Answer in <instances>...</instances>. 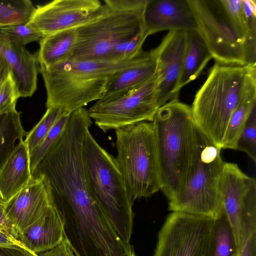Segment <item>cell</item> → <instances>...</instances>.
Here are the masks:
<instances>
[{
    "mask_svg": "<svg viewBox=\"0 0 256 256\" xmlns=\"http://www.w3.org/2000/svg\"><path fill=\"white\" fill-rule=\"evenodd\" d=\"M155 132L160 190L169 200L184 184L198 148V129L190 106L178 100L160 108L152 122Z\"/></svg>",
    "mask_w": 256,
    "mask_h": 256,
    "instance_id": "6da1fadb",
    "label": "cell"
},
{
    "mask_svg": "<svg viewBox=\"0 0 256 256\" xmlns=\"http://www.w3.org/2000/svg\"><path fill=\"white\" fill-rule=\"evenodd\" d=\"M86 179L94 199L124 241L130 243L134 226V200L130 196L116 158L104 148L90 130L83 144Z\"/></svg>",
    "mask_w": 256,
    "mask_h": 256,
    "instance_id": "7a4b0ae2",
    "label": "cell"
},
{
    "mask_svg": "<svg viewBox=\"0 0 256 256\" xmlns=\"http://www.w3.org/2000/svg\"><path fill=\"white\" fill-rule=\"evenodd\" d=\"M248 65L216 62L190 106L198 129L221 150L230 116L241 97Z\"/></svg>",
    "mask_w": 256,
    "mask_h": 256,
    "instance_id": "3957f363",
    "label": "cell"
},
{
    "mask_svg": "<svg viewBox=\"0 0 256 256\" xmlns=\"http://www.w3.org/2000/svg\"><path fill=\"white\" fill-rule=\"evenodd\" d=\"M104 2L96 16L76 28L77 44L70 60H108L116 44L144 30L142 15L146 0Z\"/></svg>",
    "mask_w": 256,
    "mask_h": 256,
    "instance_id": "277c9868",
    "label": "cell"
},
{
    "mask_svg": "<svg viewBox=\"0 0 256 256\" xmlns=\"http://www.w3.org/2000/svg\"><path fill=\"white\" fill-rule=\"evenodd\" d=\"M116 160L128 192L134 200L160 190V178L153 124L143 122L115 130Z\"/></svg>",
    "mask_w": 256,
    "mask_h": 256,
    "instance_id": "5b68a950",
    "label": "cell"
},
{
    "mask_svg": "<svg viewBox=\"0 0 256 256\" xmlns=\"http://www.w3.org/2000/svg\"><path fill=\"white\" fill-rule=\"evenodd\" d=\"M198 148L188 178L168 200V210L217 218L222 210L220 183L224 162L221 149L198 130Z\"/></svg>",
    "mask_w": 256,
    "mask_h": 256,
    "instance_id": "8992f818",
    "label": "cell"
},
{
    "mask_svg": "<svg viewBox=\"0 0 256 256\" xmlns=\"http://www.w3.org/2000/svg\"><path fill=\"white\" fill-rule=\"evenodd\" d=\"M197 31L216 62L230 66L256 62V45L238 28L222 0H187Z\"/></svg>",
    "mask_w": 256,
    "mask_h": 256,
    "instance_id": "52a82bcc",
    "label": "cell"
},
{
    "mask_svg": "<svg viewBox=\"0 0 256 256\" xmlns=\"http://www.w3.org/2000/svg\"><path fill=\"white\" fill-rule=\"evenodd\" d=\"M156 72L146 84L120 97L96 102L88 110L94 124L104 132L143 122H152L160 108Z\"/></svg>",
    "mask_w": 256,
    "mask_h": 256,
    "instance_id": "ba28073f",
    "label": "cell"
},
{
    "mask_svg": "<svg viewBox=\"0 0 256 256\" xmlns=\"http://www.w3.org/2000/svg\"><path fill=\"white\" fill-rule=\"evenodd\" d=\"M214 218L172 212L160 229L152 256H204Z\"/></svg>",
    "mask_w": 256,
    "mask_h": 256,
    "instance_id": "9c48e42d",
    "label": "cell"
},
{
    "mask_svg": "<svg viewBox=\"0 0 256 256\" xmlns=\"http://www.w3.org/2000/svg\"><path fill=\"white\" fill-rule=\"evenodd\" d=\"M46 91V108L71 114L103 96L110 78L88 79L63 72L54 66L38 65Z\"/></svg>",
    "mask_w": 256,
    "mask_h": 256,
    "instance_id": "30bf717a",
    "label": "cell"
},
{
    "mask_svg": "<svg viewBox=\"0 0 256 256\" xmlns=\"http://www.w3.org/2000/svg\"><path fill=\"white\" fill-rule=\"evenodd\" d=\"M102 5L98 0H55L35 8L28 23L44 36L82 26L97 15Z\"/></svg>",
    "mask_w": 256,
    "mask_h": 256,
    "instance_id": "8fae6325",
    "label": "cell"
},
{
    "mask_svg": "<svg viewBox=\"0 0 256 256\" xmlns=\"http://www.w3.org/2000/svg\"><path fill=\"white\" fill-rule=\"evenodd\" d=\"M188 32L170 30L160 44L150 51L156 64L158 101L160 107L178 100L177 88L188 46Z\"/></svg>",
    "mask_w": 256,
    "mask_h": 256,
    "instance_id": "7c38bea8",
    "label": "cell"
},
{
    "mask_svg": "<svg viewBox=\"0 0 256 256\" xmlns=\"http://www.w3.org/2000/svg\"><path fill=\"white\" fill-rule=\"evenodd\" d=\"M224 210L233 229L240 251L243 234V214L246 206L256 201V181L244 174L237 164L224 162L220 183Z\"/></svg>",
    "mask_w": 256,
    "mask_h": 256,
    "instance_id": "4fadbf2b",
    "label": "cell"
},
{
    "mask_svg": "<svg viewBox=\"0 0 256 256\" xmlns=\"http://www.w3.org/2000/svg\"><path fill=\"white\" fill-rule=\"evenodd\" d=\"M142 20L148 36L166 30L197 31L187 0H146Z\"/></svg>",
    "mask_w": 256,
    "mask_h": 256,
    "instance_id": "5bb4252c",
    "label": "cell"
},
{
    "mask_svg": "<svg viewBox=\"0 0 256 256\" xmlns=\"http://www.w3.org/2000/svg\"><path fill=\"white\" fill-rule=\"evenodd\" d=\"M51 205L43 180L32 178L26 187L6 202L5 212L19 234L34 222Z\"/></svg>",
    "mask_w": 256,
    "mask_h": 256,
    "instance_id": "9a60e30c",
    "label": "cell"
},
{
    "mask_svg": "<svg viewBox=\"0 0 256 256\" xmlns=\"http://www.w3.org/2000/svg\"><path fill=\"white\" fill-rule=\"evenodd\" d=\"M0 53L10 67L20 96L31 97L37 88L38 64L36 54L13 44L0 34Z\"/></svg>",
    "mask_w": 256,
    "mask_h": 256,
    "instance_id": "2e32d148",
    "label": "cell"
},
{
    "mask_svg": "<svg viewBox=\"0 0 256 256\" xmlns=\"http://www.w3.org/2000/svg\"><path fill=\"white\" fill-rule=\"evenodd\" d=\"M63 236L61 220L52 204L34 222L18 234V239L26 248L38 254L57 246Z\"/></svg>",
    "mask_w": 256,
    "mask_h": 256,
    "instance_id": "e0dca14e",
    "label": "cell"
},
{
    "mask_svg": "<svg viewBox=\"0 0 256 256\" xmlns=\"http://www.w3.org/2000/svg\"><path fill=\"white\" fill-rule=\"evenodd\" d=\"M32 179L30 152L23 140L16 146L0 170V195L6 202Z\"/></svg>",
    "mask_w": 256,
    "mask_h": 256,
    "instance_id": "ac0fdd59",
    "label": "cell"
},
{
    "mask_svg": "<svg viewBox=\"0 0 256 256\" xmlns=\"http://www.w3.org/2000/svg\"><path fill=\"white\" fill-rule=\"evenodd\" d=\"M156 67V60L150 51L140 62L110 78L103 96L97 102L112 100L139 88L154 76Z\"/></svg>",
    "mask_w": 256,
    "mask_h": 256,
    "instance_id": "d6986e66",
    "label": "cell"
},
{
    "mask_svg": "<svg viewBox=\"0 0 256 256\" xmlns=\"http://www.w3.org/2000/svg\"><path fill=\"white\" fill-rule=\"evenodd\" d=\"M256 106V63L254 62L248 65L241 97L230 116L222 149L235 150L238 137Z\"/></svg>",
    "mask_w": 256,
    "mask_h": 256,
    "instance_id": "ffe728a7",
    "label": "cell"
},
{
    "mask_svg": "<svg viewBox=\"0 0 256 256\" xmlns=\"http://www.w3.org/2000/svg\"><path fill=\"white\" fill-rule=\"evenodd\" d=\"M76 44V28L44 36L40 40V48L36 54L38 65L48 67L70 60Z\"/></svg>",
    "mask_w": 256,
    "mask_h": 256,
    "instance_id": "44dd1931",
    "label": "cell"
},
{
    "mask_svg": "<svg viewBox=\"0 0 256 256\" xmlns=\"http://www.w3.org/2000/svg\"><path fill=\"white\" fill-rule=\"evenodd\" d=\"M212 58L210 51L196 30L188 32V46L177 91L196 79Z\"/></svg>",
    "mask_w": 256,
    "mask_h": 256,
    "instance_id": "7402d4cb",
    "label": "cell"
},
{
    "mask_svg": "<svg viewBox=\"0 0 256 256\" xmlns=\"http://www.w3.org/2000/svg\"><path fill=\"white\" fill-rule=\"evenodd\" d=\"M240 251L232 226L222 208L214 218L204 256H240Z\"/></svg>",
    "mask_w": 256,
    "mask_h": 256,
    "instance_id": "603a6c76",
    "label": "cell"
},
{
    "mask_svg": "<svg viewBox=\"0 0 256 256\" xmlns=\"http://www.w3.org/2000/svg\"><path fill=\"white\" fill-rule=\"evenodd\" d=\"M16 110L0 114V170L12 152L16 142L23 140L28 132L21 122Z\"/></svg>",
    "mask_w": 256,
    "mask_h": 256,
    "instance_id": "cb8c5ba5",
    "label": "cell"
},
{
    "mask_svg": "<svg viewBox=\"0 0 256 256\" xmlns=\"http://www.w3.org/2000/svg\"><path fill=\"white\" fill-rule=\"evenodd\" d=\"M34 8L30 0H0V28L28 22Z\"/></svg>",
    "mask_w": 256,
    "mask_h": 256,
    "instance_id": "d4e9b609",
    "label": "cell"
},
{
    "mask_svg": "<svg viewBox=\"0 0 256 256\" xmlns=\"http://www.w3.org/2000/svg\"><path fill=\"white\" fill-rule=\"evenodd\" d=\"M70 114L63 113L43 140L30 154V168L32 172L48 154L62 136Z\"/></svg>",
    "mask_w": 256,
    "mask_h": 256,
    "instance_id": "484cf974",
    "label": "cell"
},
{
    "mask_svg": "<svg viewBox=\"0 0 256 256\" xmlns=\"http://www.w3.org/2000/svg\"><path fill=\"white\" fill-rule=\"evenodd\" d=\"M62 114V112L57 108H47L40 120L28 132L24 140L28 148L30 154L46 138Z\"/></svg>",
    "mask_w": 256,
    "mask_h": 256,
    "instance_id": "4316f807",
    "label": "cell"
},
{
    "mask_svg": "<svg viewBox=\"0 0 256 256\" xmlns=\"http://www.w3.org/2000/svg\"><path fill=\"white\" fill-rule=\"evenodd\" d=\"M240 256H256V202L249 204L243 214V234Z\"/></svg>",
    "mask_w": 256,
    "mask_h": 256,
    "instance_id": "83f0119b",
    "label": "cell"
},
{
    "mask_svg": "<svg viewBox=\"0 0 256 256\" xmlns=\"http://www.w3.org/2000/svg\"><path fill=\"white\" fill-rule=\"evenodd\" d=\"M0 34L5 36L10 42L24 46L33 42L39 41L43 36L31 27L28 23L22 22L0 28Z\"/></svg>",
    "mask_w": 256,
    "mask_h": 256,
    "instance_id": "f1b7e54d",
    "label": "cell"
},
{
    "mask_svg": "<svg viewBox=\"0 0 256 256\" xmlns=\"http://www.w3.org/2000/svg\"><path fill=\"white\" fill-rule=\"evenodd\" d=\"M235 150L246 153L256 162V106L250 114L236 143Z\"/></svg>",
    "mask_w": 256,
    "mask_h": 256,
    "instance_id": "f546056e",
    "label": "cell"
},
{
    "mask_svg": "<svg viewBox=\"0 0 256 256\" xmlns=\"http://www.w3.org/2000/svg\"><path fill=\"white\" fill-rule=\"evenodd\" d=\"M148 36L144 30L134 36L120 42L112 50L108 60L120 61L136 57L142 52V46Z\"/></svg>",
    "mask_w": 256,
    "mask_h": 256,
    "instance_id": "4dcf8cb0",
    "label": "cell"
},
{
    "mask_svg": "<svg viewBox=\"0 0 256 256\" xmlns=\"http://www.w3.org/2000/svg\"><path fill=\"white\" fill-rule=\"evenodd\" d=\"M18 88L12 74L0 87V114L16 110L20 98Z\"/></svg>",
    "mask_w": 256,
    "mask_h": 256,
    "instance_id": "1f68e13d",
    "label": "cell"
},
{
    "mask_svg": "<svg viewBox=\"0 0 256 256\" xmlns=\"http://www.w3.org/2000/svg\"><path fill=\"white\" fill-rule=\"evenodd\" d=\"M38 256H78L64 233L60 242L52 249L37 254Z\"/></svg>",
    "mask_w": 256,
    "mask_h": 256,
    "instance_id": "d6a6232c",
    "label": "cell"
},
{
    "mask_svg": "<svg viewBox=\"0 0 256 256\" xmlns=\"http://www.w3.org/2000/svg\"><path fill=\"white\" fill-rule=\"evenodd\" d=\"M5 203L0 195V228L18 240V232L13 224L7 218L5 212Z\"/></svg>",
    "mask_w": 256,
    "mask_h": 256,
    "instance_id": "836d02e7",
    "label": "cell"
},
{
    "mask_svg": "<svg viewBox=\"0 0 256 256\" xmlns=\"http://www.w3.org/2000/svg\"><path fill=\"white\" fill-rule=\"evenodd\" d=\"M0 256H38V255L24 248L0 247Z\"/></svg>",
    "mask_w": 256,
    "mask_h": 256,
    "instance_id": "e575fe53",
    "label": "cell"
},
{
    "mask_svg": "<svg viewBox=\"0 0 256 256\" xmlns=\"http://www.w3.org/2000/svg\"><path fill=\"white\" fill-rule=\"evenodd\" d=\"M0 247H19L25 248L18 239L0 228Z\"/></svg>",
    "mask_w": 256,
    "mask_h": 256,
    "instance_id": "d590c367",
    "label": "cell"
},
{
    "mask_svg": "<svg viewBox=\"0 0 256 256\" xmlns=\"http://www.w3.org/2000/svg\"><path fill=\"white\" fill-rule=\"evenodd\" d=\"M12 74L10 67L3 56L0 53V87Z\"/></svg>",
    "mask_w": 256,
    "mask_h": 256,
    "instance_id": "8d00e7d4",
    "label": "cell"
}]
</instances>
